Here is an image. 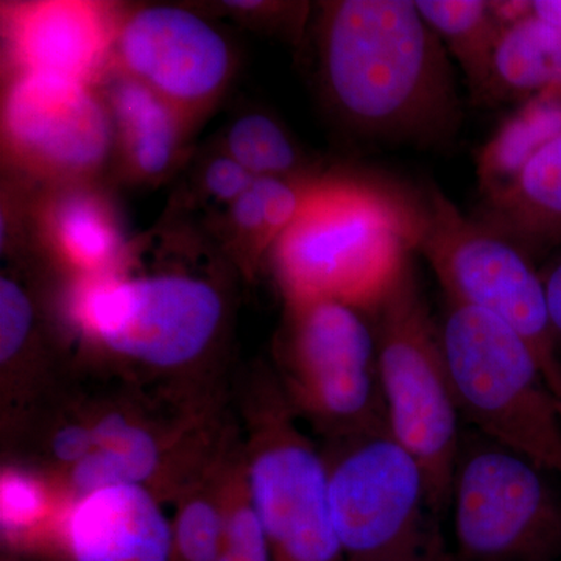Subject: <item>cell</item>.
<instances>
[{"instance_id":"cell-15","label":"cell","mask_w":561,"mask_h":561,"mask_svg":"<svg viewBox=\"0 0 561 561\" xmlns=\"http://www.w3.org/2000/svg\"><path fill=\"white\" fill-rule=\"evenodd\" d=\"M66 541L72 561H171L172 526L142 485H116L81 496Z\"/></svg>"},{"instance_id":"cell-25","label":"cell","mask_w":561,"mask_h":561,"mask_svg":"<svg viewBox=\"0 0 561 561\" xmlns=\"http://www.w3.org/2000/svg\"><path fill=\"white\" fill-rule=\"evenodd\" d=\"M35 306L16 276L3 273L0 279V360L2 365L20 356L31 342Z\"/></svg>"},{"instance_id":"cell-17","label":"cell","mask_w":561,"mask_h":561,"mask_svg":"<svg viewBox=\"0 0 561 561\" xmlns=\"http://www.w3.org/2000/svg\"><path fill=\"white\" fill-rule=\"evenodd\" d=\"M481 221L526 253L561 241V135L486 198Z\"/></svg>"},{"instance_id":"cell-19","label":"cell","mask_w":561,"mask_h":561,"mask_svg":"<svg viewBox=\"0 0 561 561\" xmlns=\"http://www.w3.org/2000/svg\"><path fill=\"white\" fill-rule=\"evenodd\" d=\"M561 135V88L531 94L479 154L478 175L485 197L497 194L515 180L551 140Z\"/></svg>"},{"instance_id":"cell-29","label":"cell","mask_w":561,"mask_h":561,"mask_svg":"<svg viewBox=\"0 0 561 561\" xmlns=\"http://www.w3.org/2000/svg\"><path fill=\"white\" fill-rule=\"evenodd\" d=\"M531 14L561 32V0H535L531 2Z\"/></svg>"},{"instance_id":"cell-27","label":"cell","mask_w":561,"mask_h":561,"mask_svg":"<svg viewBox=\"0 0 561 561\" xmlns=\"http://www.w3.org/2000/svg\"><path fill=\"white\" fill-rule=\"evenodd\" d=\"M256 176L242 168L230 154L220 153L209 158L201 171V190L219 205L230 206L232 202L250 190Z\"/></svg>"},{"instance_id":"cell-11","label":"cell","mask_w":561,"mask_h":561,"mask_svg":"<svg viewBox=\"0 0 561 561\" xmlns=\"http://www.w3.org/2000/svg\"><path fill=\"white\" fill-rule=\"evenodd\" d=\"M113 65L192 125L227 90L236 54L230 39L195 11L146 5L119 14Z\"/></svg>"},{"instance_id":"cell-1","label":"cell","mask_w":561,"mask_h":561,"mask_svg":"<svg viewBox=\"0 0 561 561\" xmlns=\"http://www.w3.org/2000/svg\"><path fill=\"white\" fill-rule=\"evenodd\" d=\"M320 77L339 117L394 142L434 144L457 131L448 51L409 0L321 3Z\"/></svg>"},{"instance_id":"cell-28","label":"cell","mask_w":561,"mask_h":561,"mask_svg":"<svg viewBox=\"0 0 561 561\" xmlns=\"http://www.w3.org/2000/svg\"><path fill=\"white\" fill-rule=\"evenodd\" d=\"M545 284L546 301H548L549 319L553 332H556L557 342L561 343V261L549 271L548 276L542 278Z\"/></svg>"},{"instance_id":"cell-16","label":"cell","mask_w":561,"mask_h":561,"mask_svg":"<svg viewBox=\"0 0 561 561\" xmlns=\"http://www.w3.org/2000/svg\"><path fill=\"white\" fill-rule=\"evenodd\" d=\"M99 87L113 117L122 169L142 183L168 176L180 160L190 122L117 66H111Z\"/></svg>"},{"instance_id":"cell-2","label":"cell","mask_w":561,"mask_h":561,"mask_svg":"<svg viewBox=\"0 0 561 561\" xmlns=\"http://www.w3.org/2000/svg\"><path fill=\"white\" fill-rule=\"evenodd\" d=\"M415 242V206L364 181L317 176L271 251L289 302L332 300L375 311Z\"/></svg>"},{"instance_id":"cell-26","label":"cell","mask_w":561,"mask_h":561,"mask_svg":"<svg viewBox=\"0 0 561 561\" xmlns=\"http://www.w3.org/2000/svg\"><path fill=\"white\" fill-rule=\"evenodd\" d=\"M2 504V526L9 534H20L31 529L44 518L47 502L46 493L38 482L21 472H7L0 489Z\"/></svg>"},{"instance_id":"cell-10","label":"cell","mask_w":561,"mask_h":561,"mask_svg":"<svg viewBox=\"0 0 561 561\" xmlns=\"http://www.w3.org/2000/svg\"><path fill=\"white\" fill-rule=\"evenodd\" d=\"M289 368L298 404L342 437L387 424L376 337L357 309L289 302Z\"/></svg>"},{"instance_id":"cell-8","label":"cell","mask_w":561,"mask_h":561,"mask_svg":"<svg viewBox=\"0 0 561 561\" xmlns=\"http://www.w3.org/2000/svg\"><path fill=\"white\" fill-rule=\"evenodd\" d=\"M552 474L500 443H460L453 561H561V494Z\"/></svg>"},{"instance_id":"cell-9","label":"cell","mask_w":561,"mask_h":561,"mask_svg":"<svg viewBox=\"0 0 561 561\" xmlns=\"http://www.w3.org/2000/svg\"><path fill=\"white\" fill-rule=\"evenodd\" d=\"M7 160L44 186L98 183L116 158V130L99 87L14 73L2 103Z\"/></svg>"},{"instance_id":"cell-12","label":"cell","mask_w":561,"mask_h":561,"mask_svg":"<svg viewBox=\"0 0 561 561\" xmlns=\"http://www.w3.org/2000/svg\"><path fill=\"white\" fill-rule=\"evenodd\" d=\"M251 461V501L273 561H345L332 522L327 461L302 438L283 408L273 409Z\"/></svg>"},{"instance_id":"cell-24","label":"cell","mask_w":561,"mask_h":561,"mask_svg":"<svg viewBox=\"0 0 561 561\" xmlns=\"http://www.w3.org/2000/svg\"><path fill=\"white\" fill-rule=\"evenodd\" d=\"M224 515V537L217 561H273L271 542L251 501L250 490L245 497L228 502Z\"/></svg>"},{"instance_id":"cell-7","label":"cell","mask_w":561,"mask_h":561,"mask_svg":"<svg viewBox=\"0 0 561 561\" xmlns=\"http://www.w3.org/2000/svg\"><path fill=\"white\" fill-rule=\"evenodd\" d=\"M343 438L327 467L345 561H453L432 526L423 468L389 424Z\"/></svg>"},{"instance_id":"cell-5","label":"cell","mask_w":561,"mask_h":561,"mask_svg":"<svg viewBox=\"0 0 561 561\" xmlns=\"http://www.w3.org/2000/svg\"><path fill=\"white\" fill-rule=\"evenodd\" d=\"M379 382L391 435L419 460L434 512L451 502L460 451L459 408L440 332L421 295L411 257L378 308Z\"/></svg>"},{"instance_id":"cell-3","label":"cell","mask_w":561,"mask_h":561,"mask_svg":"<svg viewBox=\"0 0 561 561\" xmlns=\"http://www.w3.org/2000/svg\"><path fill=\"white\" fill-rule=\"evenodd\" d=\"M181 225L147 232L154 271H147L135 243L130 249L144 272L127 256L108 273L88 278L79 312L84 330L102 345L150 367L176 368L198 359L216 341L225 320L224 295L190 264L206 239Z\"/></svg>"},{"instance_id":"cell-4","label":"cell","mask_w":561,"mask_h":561,"mask_svg":"<svg viewBox=\"0 0 561 561\" xmlns=\"http://www.w3.org/2000/svg\"><path fill=\"white\" fill-rule=\"evenodd\" d=\"M438 332L460 415L561 479V402L522 335L451 300Z\"/></svg>"},{"instance_id":"cell-6","label":"cell","mask_w":561,"mask_h":561,"mask_svg":"<svg viewBox=\"0 0 561 561\" xmlns=\"http://www.w3.org/2000/svg\"><path fill=\"white\" fill-rule=\"evenodd\" d=\"M415 208V249L430 262L448 300L482 309L518 332L561 402L559 342L545 284L526 251L483 221L465 217L435 187Z\"/></svg>"},{"instance_id":"cell-18","label":"cell","mask_w":561,"mask_h":561,"mask_svg":"<svg viewBox=\"0 0 561 561\" xmlns=\"http://www.w3.org/2000/svg\"><path fill=\"white\" fill-rule=\"evenodd\" d=\"M90 453L70 468V481L81 496L108 486L140 485L160 465L157 438L122 415L88 424Z\"/></svg>"},{"instance_id":"cell-21","label":"cell","mask_w":561,"mask_h":561,"mask_svg":"<svg viewBox=\"0 0 561 561\" xmlns=\"http://www.w3.org/2000/svg\"><path fill=\"white\" fill-rule=\"evenodd\" d=\"M556 87L561 88V32L534 14L505 28L491 65L490 98Z\"/></svg>"},{"instance_id":"cell-23","label":"cell","mask_w":561,"mask_h":561,"mask_svg":"<svg viewBox=\"0 0 561 561\" xmlns=\"http://www.w3.org/2000/svg\"><path fill=\"white\" fill-rule=\"evenodd\" d=\"M224 524V507L208 500L186 502L172 526L171 561H217Z\"/></svg>"},{"instance_id":"cell-13","label":"cell","mask_w":561,"mask_h":561,"mask_svg":"<svg viewBox=\"0 0 561 561\" xmlns=\"http://www.w3.org/2000/svg\"><path fill=\"white\" fill-rule=\"evenodd\" d=\"M3 22L13 76L47 73L99 87L113 66L119 13L105 3H20Z\"/></svg>"},{"instance_id":"cell-14","label":"cell","mask_w":561,"mask_h":561,"mask_svg":"<svg viewBox=\"0 0 561 561\" xmlns=\"http://www.w3.org/2000/svg\"><path fill=\"white\" fill-rule=\"evenodd\" d=\"M27 219L36 243L88 278L113 271L130 242L116 206L98 183L44 186Z\"/></svg>"},{"instance_id":"cell-22","label":"cell","mask_w":561,"mask_h":561,"mask_svg":"<svg viewBox=\"0 0 561 561\" xmlns=\"http://www.w3.org/2000/svg\"><path fill=\"white\" fill-rule=\"evenodd\" d=\"M225 153L256 179H305L306 158L289 131L271 114L251 111L232 122L225 135Z\"/></svg>"},{"instance_id":"cell-20","label":"cell","mask_w":561,"mask_h":561,"mask_svg":"<svg viewBox=\"0 0 561 561\" xmlns=\"http://www.w3.org/2000/svg\"><path fill=\"white\" fill-rule=\"evenodd\" d=\"M421 16L459 61L472 90L489 95L491 65L504 25L485 0H420Z\"/></svg>"}]
</instances>
